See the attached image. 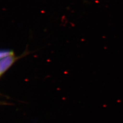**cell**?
<instances>
[{
	"label": "cell",
	"mask_w": 123,
	"mask_h": 123,
	"mask_svg": "<svg viewBox=\"0 0 123 123\" xmlns=\"http://www.w3.org/2000/svg\"><path fill=\"white\" fill-rule=\"evenodd\" d=\"M15 53L13 50L8 49H3L0 52V58L2 59L4 57H7L9 56L14 55Z\"/></svg>",
	"instance_id": "7a4b0ae2"
},
{
	"label": "cell",
	"mask_w": 123,
	"mask_h": 123,
	"mask_svg": "<svg viewBox=\"0 0 123 123\" xmlns=\"http://www.w3.org/2000/svg\"><path fill=\"white\" fill-rule=\"evenodd\" d=\"M30 52L26 50L24 53L19 56H16L15 54L0 59V77L2 76L16 62L22 57H25Z\"/></svg>",
	"instance_id": "6da1fadb"
}]
</instances>
